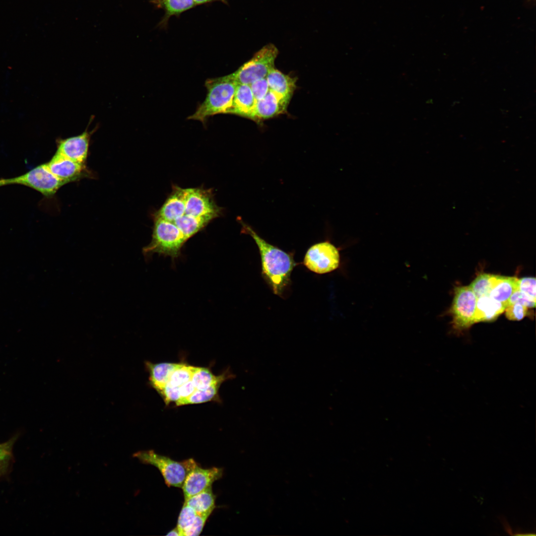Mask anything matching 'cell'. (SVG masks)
Returning <instances> with one entry per match:
<instances>
[{"mask_svg":"<svg viewBox=\"0 0 536 536\" xmlns=\"http://www.w3.org/2000/svg\"><path fill=\"white\" fill-rule=\"evenodd\" d=\"M5 181L6 185H24L47 197L54 196L60 188L67 184L53 174L46 163L38 165L22 175L5 179Z\"/></svg>","mask_w":536,"mask_h":536,"instance_id":"7","label":"cell"},{"mask_svg":"<svg viewBox=\"0 0 536 536\" xmlns=\"http://www.w3.org/2000/svg\"><path fill=\"white\" fill-rule=\"evenodd\" d=\"M239 219L242 232L251 236L258 246L263 279L274 294L283 297L291 285V273L297 265L293 254L269 244L250 225Z\"/></svg>","mask_w":536,"mask_h":536,"instance_id":"2","label":"cell"},{"mask_svg":"<svg viewBox=\"0 0 536 536\" xmlns=\"http://www.w3.org/2000/svg\"><path fill=\"white\" fill-rule=\"evenodd\" d=\"M14 440L11 439L0 443V469H3L12 457V449Z\"/></svg>","mask_w":536,"mask_h":536,"instance_id":"26","label":"cell"},{"mask_svg":"<svg viewBox=\"0 0 536 536\" xmlns=\"http://www.w3.org/2000/svg\"><path fill=\"white\" fill-rule=\"evenodd\" d=\"M477 298L469 286H461L454 289L451 308L452 327L456 331H463L473 325Z\"/></svg>","mask_w":536,"mask_h":536,"instance_id":"8","label":"cell"},{"mask_svg":"<svg viewBox=\"0 0 536 536\" xmlns=\"http://www.w3.org/2000/svg\"><path fill=\"white\" fill-rule=\"evenodd\" d=\"M6 185L5 179L0 180V187Z\"/></svg>","mask_w":536,"mask_h":536,"instance_id":"30","label":"cell"},{"mask_svg":"<svg viewBox=\"0 0 536 536\" xmlns=\"http://www.w3.org/2000/svg\"><path fill=\"white\" fill-rule=\"evenodd\" d=\"M221 213L210 190L174 186L162 206L153 214L152 239L144 256L154 253L178 258L184 244Z\"/></svg>","mask_w":536,"mask_h":536,"instance_id":"1","label":"cell"},{"mask_svg":"<svg viewBox=\"0 0 536 536\" xmlns=\"http://www.w3.org/2000/svg\"><path fill=\"white\" fill-rule=\"evenodd\" d=\"M513 303H519L528 308H534L536 306V300L519 290L512 294L508 302V304Z\"/></svg>","mask_w":536,"mask_h":536,"instance_id":"27","label":"cell"},{"mask_svg":"<svg viewBox=\"0 0 536 536\" xmlns=\"http://www.w3.org/2000/svg\"><path fill=\"white\" fill-rule=\"evenodd\" d=\"M150 1L157 7L164 10V16L159 24L163 28L166 27L171 16H178L182 12L197 5L194 0H151Z\"/></svg>","mask_w":536,"mask_h":536,"instance_id":"18","label":"cell"},{"mask_svg":"<svg viewBox=\"0 0 536 536\" xmlns=\"http://www.w3.org/2000/svg\"><path fill=\"white\" fill-rule=\"evenodd\" d=\"M167 535L181 536L180 532L179 531L177 527L174 528L173 530L169 532V533L167 534Z\"/></svg>","mask_w":536,"mask_h":536,"instance_id":"29","label":"cell"},{"mask_svg":"<svg viewBox=\"0 0 536 536\" xmlns=\"http://www.w3.org/2000/svg\"><path fill=\"white\" fill-rule=\"evenodd\" d=\"M222 474V468L203 469L197 464L188 473L181 488L185 500L211 487Z\"/></svg>","mask_w":536,"mask_h":536,"instance_id":"9","label":"cell"},{"mask_svg":"<svg viewBox=\"0 0 536 536\" xmlns=\"http://www.w3.org/2000/svg\"><path fill=\"white\" fill-rule=\"evenodd\" d=\"M197 368L196 366L186 363H178V365L171 374L165 386L159 393L163 398L166 405H168L170 402H176L178 400V389L192 379Z\"/></svg>","mask_w":536,"mask_h":536,"instance_id":"12","label":"cell"},{"mask_svg":"<svg viewBox=\"0 0 536 536\" xmlns=\"http://www.w3.org/2000/svg\"><path fill=\"white\" fill-rule=\"evenodd\" d=\"M519 290L536 300V280L535 277H525L519 279Z\"/></svg>","mask_w":536,"mask_h":536,"instance_id":"24","label":"cell"},{"mask_svg":"<svg viewBox=\"0 0 536 536\" xmlns=\"http://www.w3.org/2000/svg\"><path fill=\"white\" fill-rule=\"evenodd\" d=\"M46 164L53 174L67 184L91 175L85 164L70 160L57 152Z\"/></svg>","mask_w":536,"mask_h":536,"instance_id":"10","label":"cell"},{"mask_svg":"<svg viewBox=\"0 0 536 536\" xmlns=\"http://www.w3.org/2000/svg\"><path fill=\"white\" fill-rule=\"evenodd\" d=\"M250 85L256 102L262 99L269 89L266 77L256 80Z\"/></svg>","mask_w":536,"mask_h":536,"instance_id":"25","label":"cell"},{"mask_svg":"<svg viewBox=\"0 0 536 536\" xmlns=\"http://www.w3.org/2000/svg\"><path fill=\"white\" fill-rule=\"evenodd\" d=\"M500 275L489 273L479 274L469 285L477 298L488 295Z\"/></svg>","mask_w":536,"mask_h":536,"instance_id":"22","label":"cell"},{"mask_svg":"<svg viewBox=\"0 0 536 536\" xmlns=\"http://www.w3.org/2000/svg\"><path fill=\"white\" fill-rule=\"evenodd\" d=\"M197 5L205 4L209 2H211L215 1H219L222 2L223 3L228 4L227 0H194Z\"/></svg>","mask_w":536,"mask_h":536,"instance_id":"28","label":"cell"},{"mask_svg":"<svg viewBox=\"0 0 536 536\" xmlns=\"http://www.w3.org/2000/svg\"><path fill=\"white\" fill-rule=\"evenodd\" d=\"M289 102L269 89L256 103L253 120L268 119L285 112Z\"/></svg>","mask_w":536,"mask_h":536,"instance_id":"13","label":"cell"},{"mask_svg":"<svg viewBox=\"0 0 536 536\" xmlns=\"http://www.w3.org/2000/svg\"><path fill=\"white\" fill-rule=\"evenodd\" d=\"M340 250L328 240L315 244L307 250L303 264L315 273H330L338 269L341 265Z\"/></svg>","mask_w":536,"mask_h":536,"instance_id":"6","label":"cell"},{"mask_svg":"<svg viewBox=\"0 0 536 536\" xmlns=\"http://www.w3.org/2000/svg\"><path fill=\"white\" fill-rule=\"evenodd\" d=\"M238 84L230 74L207 79L205 83L207 91L206 98L188 119L204 123L211 116L229 113Z\"/></svg>","mask_w":536,"mask_h":536,"instance_id":"3","label":"cell"},{"mask_svg":"<svg viewBox=\"0 0 536 536\" xmlns=\"http://www.w3.org/2000/svg\"><path fill=\"white\" fill-rule=\"evenodd\" d=\"M134 457L144 464L157 468L167 485L179 488H182L188 473L197 464L193 459L178 462L151 450L136 452Z\"/></svg>","mask_w":536,"mask_h":536,"instance_id":"4","label":"cell"},{"mask_svg":"<svg viewBox=\"0 0 536 536\" xmlns=\"http://www.w3.org/2000/svg\"><path fill=\"white\" fill-rule=\"evenodd\" d=\"M215 496L211 487L185 500L184 503L200 515H210L215 508Z\"/></svg>","mask_w":536,"mask_h":536,"instance_id":"20","label":"cell"},{"mask_svg":"<svg viewBox=\"0 0 536 536\" xmlns=\"http://www.w3.org/2000/svg\"><path fill=\"white\" fill-rule=\"evenodd\" d=\"M507 305L491 298L488 295L477 298L473 324L479 322H491L505 311Z\"/></svg>","mask_w":536,"mask_h":536,"instance_id":"15","label":"cell"},{"mask_svg":"<svg viewBox=\"0 0 536 536\" xmlns=\"http://www.w3.org/2000/svg\"><path fill=\"white\" fill-rule=\"evenodd\" d=\"M228 378H223L212 384L208 388L203 391H197L186 400L182 405L203 403L218 400V390L221 384Z\"/></svg>","mask_w":536,"mask_h":536,"instance_id":"21","label":"cell"},{"mask_svg":"<svg viewBox=\"0 0 536 536\" xmlns=\"http://www.w3.org/2000/svg\"><path fill=\"white\" fill-rule=\"evenodd\" d=\"M269 89L290 101L296 88V79L273 68L266 77Z\"/></svg>","mask_w":536,"mask_h":536,"instance_id":"16","label":"cell"},{"mask_svg":"<svg viewBox=\"0 0 536 536\" xmlns=\"http://www.w3.org/2000/svg\"><path fill=\"white\" fill-rule=\"evenodd\" d=\"M178 363L163 362L152 363L145 362L149 374V382L151 387L159 393L164 388L168 379Z\"/></svg>","mask_w":536,"mask_h":536,"instance_id":"17","label":"cell"},{"mask_svg":"<svg viewBox=\"0 0 536 536\" xmlns=\"http://www.w3.org/2000/svg\"><path fill=\"white\" fill-rule=\"evenodd\" d=\"M278 53L276 47L268 44L230 75L238 84L250 85L256 80L266 77L274 68V61Z\"/></svg>","mask_w":536,"mask_h":536,"instance_id":"5","label":"cell"},{"mask_svg":"<svg viewBox=\"0 0 536 536\" xmlns=\"http://www.w3.org/2000/svg\"><path fill=\"white\" fill-rule=\"evenodd\" d=\"M256 103L250 85L238 84L229 113L253 120Z\"/></svg>","mask_w":536,"mask_h":536,"instance_id":"14","label":"cell"},{"mask_svg":"<svg viewBox=\"0 0 536 536\" xmlns=\"http://www.w3.org/2000/svg\"><path fill=\"white\" fill-rule=\"evenodd\" d=\"M94 131H89L87 128L80 134L58 139L56 152L74 161L85 164L90 137Z\"/></svg>","mask_w":536,"mask_h":536,"instance_id":"11","label":"cell"},{"mask_svg":"<svg viewBox=\"0 0 536 536\" xmlns=\"http://www.w3.org/2000/svg\"><path fill=\"white\" fill-rule=\"evenodd\" d=\"M528 308L519 303L508 304L505 309L506 317L511 321H520L527 314Z\"/></svg>","mask_w":536,"mask_h":536,"instance_id":"23","label":"cell"},{"mask_svg":"<svg viewBox=\"0 0 536 536\" xmlns=\"http://www.w3.org/2000/svg\"><path fill=\"white\" fill-rule=\"evenodd\" d=\"M518 281L516 277L500 275L488 296L507 305L512 294L519 290Z\"/></svg>","mask_w":536,"mask_h":536,"instance_id":"19","label":"cell"}]
</instances>
